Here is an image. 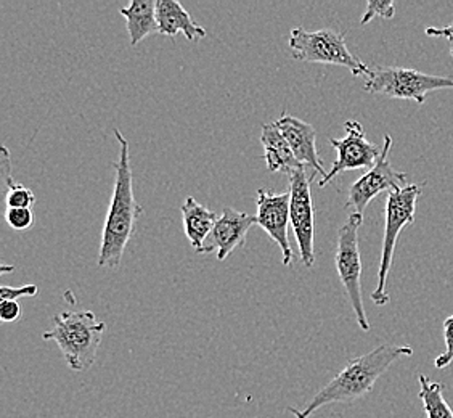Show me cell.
Listing matches in <instances>:
<instances>
[{"instance_id":"cell-1","label":"cell","mask_w":453,"mask_h":418,"mask_svg":"<svg viewBox=\"0 0 453 418\" xmlns=\"http://www.w3.org/2000/svg\"><path fill=\"white\" fill-rule=\"evenodd\" d=\"M411 354L413 349L399 344H381L372 349L364 356L349 360L348 366L344 367L330 383L323 386L304 409L288 407V412H291L296 418H309L314 412L328 404H349L357 401L373 390L376 382L389 370L394 362Z\"/></svg>"},{"instance_id":"cell-7","label":"cell","mask_w":453,"mask_h":418,"mask_svg":"<svg viewBox=\"0 0 453 418\" xmlns=\"http://www.w3.org/2000/svg\"><path fill=\"white\" fill-rule=\"evenodd\" d=\"M364 222V216L350 214L348 222L341 227L336 240V269L341 283L352 306L358 327L364 331L370 330L362 298V258L358 248V228Z\"/></svg>"},{"instance_id":"cell-15","label":"cell","mask_w":453,"mask_h":418,"mask_svg":"<svg viewBox=\"0 0 453 418\" xmlns=\"http://www.w3.org/2000/svg\"><path fill=\"white\" fill-rule=\"evenodd\" d=\"M261 143L264 147V159L271 173H285L289 177L303 165L297 161L287 139L281 135L275 122L262 126Z\"/></svg>"},{"instance_id":"cell-9","label":"cell","mask_w":453,"mask_h":418,"mask_svg":"<svg viewBox=\"0 0 453 418\" xmlns=\"http://www.w3.org/2000/svg\"><path fill=\"white\" fill-rule=\"evenodd\" d=\"M391 147H393V137L386 134L381 157L376 161V165L366 174L362 175L357 182L350 185L346 206L352 209V214L364 216L368 203L376 198L380 193L395 192L405 187L403 183L407 174L395 171L391 165V159H389Z\"/></svg>"},{"instance_id":"cell-24","label":"cell","mask_w":453,"mask_h":418,"mask_svg":"<svg viewBox=\"0 0 453 418\" xmlns=\"http://www.w3.org/2000/svg\"><path fill=\"white\" fill-rule=\"evenodd\" d=\"M0 183H2V190L4 193L9 190L10 187L15 183V179L12 177V158L10 151L5 145L2 147V157H0Z\"/></svg>"},{"instance_id":"cell-8","label":"cell","mask_w":453,"mask_h":418,"mask_svg":"<svg viewBox=\"0 0 453 418\" xmlns=\"http://www.w3.org/2000/svg\"><path fill=\"white\" fill-rule=\"evenodd\" d=\"M315 177L317 173L309 175L307 166L299 167L289 175V193H291L289 218L296 236L297 246H299L301 261L304 262L305 267L309 269H312L315 264L314 201L311 193V183Z\"/></svg>"},{"instance_id":"cell-26","label":"cell","mask_w":453,"mask_h":418,"mask_svg":"<svg viewBox=\"0 0 453 418\" xmlns=\"http://www.w3.org/2000/svg\"><path fill=\"white\" fill-rule=\"evenodd\" d=\"M425 33L431 37H444L445 41L450 44V55L453 57V23L442 27H427Z\"/></svg>"},{"instance_id":"cell-5","label":"cell","mask_w":453,"mask_h":418,"mask_svg":"<svg viewBox=\"0 0 453 418\" xmlns=\"http://www.w3.org/2000/svg\"><path fill=\"white\" fill-rule=\"evenodd\" d=\"M421 195V187L417 183H409L401 190L388 193L386 209H384V236L383 248H381V262L378 272V285L372 293V301L378 306H386L389 303V295L386 291L389 270L393 266L394 250L397 238L401 236L403 227L409 226L415 221L417 201Z\"/></svg>"},{"instance_id":"cell-14","label":"cell","mask_w":453,"mask_h":418,"mask_svg":"<svg viewBox=\"0 0 453 418\" xmlns=\"http://www.w3.org/2000/svg\"><path fill=\"white\" fill-rule=\"evenodd\" d=\"M157 18L159 35L174 37L182 33L192 43L206 37V29H203L182 4L175 0H157Z\"/></svg>"},{"instance_id":"cell-27","label":"cell","mask_w":453,"mask_h":418,"mask_svg":"<svg viewBox=\"0 0 453 418\" xmlns=\"http://www.w3.org/2000/svg\"><path fill=\"white\" fill-rule=\"evenodd\" d=\"M0 270H2V274H7V272H13V270H15V267H13V266H2V267H0Z\"/></svg>"},{"instance_id":"cell-2","label":"cell","mask_w":453,"mask_h":418,"mask_svg":"<svg viewBox=\"0 0 453 418\" xmlns=\"http://www.w3.org/2000/svg\"><path fill=\"white\" fill-rule=\"evenodd\" d=\"M114 137L119 142V159L114 163L113 197L106 214L105 226L102 232V244L98 252V267L118 269L131 240L143 209L134 197V177H132L129 140L119 129H114Z\"/></svg>"},{"instance_id":"cell-3","label":"cell","mask_w":453,"mask_h":418,"mask_svg":"<svg viewBox=\"0 0 453 418\" xmlns=\"http://www.w3.org/2000/svg\"><path fill=\"white\" fill-rule=\"evenodd\" d=\"M52 322V329L44 331L42 338L58 344L66 366L78 374L94 366L106 323L96 321L92 311H63Z\"/></svg>"},{"instance_id":"cell-17","label":"cell","mask_w":453,"mask_h":418,"mask_svg":"<svg viewBox=\"0 0 453 418\" xmlns=\"http://www.w3.org/2000/svg\"><path fill=\"white\" fill-rule=\"evenodd\" d=\"M183 218V230L190 240L193 248L198 250L203 242L210 236L212 228L218 222L219 216L211 209L203 206L201 203L188 197L180 206Z\"/></svg>"},{"instance_id":"cell-21","label":"cell","mask_w":453,"mask_h":418,"mask_svg":"<svg viewBox=\"0 0 453 418\" xmlns=\"http://www.w3.org/2000/svg\"><path fill=\"white\" fill-rule=\"evenodd\" d=\"M5 221L13 230L23 232L33 226L35 214L29 208H7L5 209Z\"/></svg>"},{"instance_id":"cell-25","label":"cell","mask_w":453,"mask_h":418,"mask_svg":"<svg viewBox=\"0 0 453 418\" xmlns=\"http://www.w3.org/2000/svg\"><path fill=\"white\" fill-rule=\"evenodd\" d=\"M19 315H21V309L17 301H2L0 303V321L2 322H17Z\"/></svg>"},{"instance_id":"cell-11","label":"cell","mask_w":453,"mask_h":418,"mask_svg":"<svg viewBox=\"0 0 453 418\" xmlns=\"http://www.w3.org/2000/svg\"><path fill=\"white\" fill-rule=\"evenodd\" d=\"M257 214L256 224L262 227L267 236H271L281 250V262L283 266H289L293 261V250L288 238V224L289 218V205H291V193L289 190L283 193H271L267 190H257L256 197Z\"/></svg>"},{"instance_id":"cell-19","label":"cell","mask_w":453,"mask_h":418,"mask_svg":"<svg viewBox=\"0 0 453 418\" xmlns=\"http://www.w3.org/2000/svg\"><path fill=\"white\" fill-rule=\"evenodd\" d=\"M35 203V195L31 189L21 183H13L5 192L7 208H29Z\"/></svg>"},{"instance_id":"cell-10","label":"cell","mask_w":453,"mask_h":418,"mask_svg":"<svg viewBox=\"0 0 453 418\" xmlns=\"http://www.w3.org/2000/svg\"><path fill=\"white\" fill-rule=\"evenodd\" d=\"M346 137L342 139H330L333 149L338 151V158L333 163L332 169L326 173L322 181H319V187L332 182L336 175L344 171H356V169H372L376 161L381 157V150L375 143L366 140L364 126L358 121L344 122Z\"/></svg>"},{"instance_id":"cell-4","label":"cell","mask_w":453,"mask_h":418,"mask_svg":"<svg viewBox=\"0 0 453 418\" xmlns=\"http://www.w3.org/2000/svg\"><path fill=\"white\" fill-rule=\"evenodd\" d=\"M291 57L297 61L322 63L348 68L356 78H368L372 68L349 50L346 33H338L330 27L319 31H305L304 27H295L289 35Z\"/></svg>"},{"instance_id":"cell-23","label":"cell","mask_w":453,"mask_h":418,"mask_svg":"<svg viewBox=\"0 0 453 418\" xmlns=\"http://www.w3.org/2000/svg\"><path fill=\"white\" fill-rule=\"evenodd\" d=\"M37 291H39V288L35 283H29V285L19 288L2 287V290H0V299L2 301H17L19 298L35 297Z\"/></svg>"},{"instance_id":"cell-22","label":"cell","mask_w":453,"mask_h":418,"mask_svg":"<svg viewBox=\"0 0 453 418\" xmlns=\"http://www.w3.org/2000/svg\"><path fill=\"white\" fill-rule=\"evenodd\" d=\"M445 352L437 356L434 360L436 368H445L453 362V315L445 319L444 322Z\"/></svg>"},{"instance_id":"cell-6","label":"cell","mask_w":453,"mask_h":418,"mask_svg":"<svg viewBox=\"0 0 453 418\" xmlns=\"http://www.w3.org/2000/svg\"><path fill=\"white\" fill-rule=\"evenodd\" d=\"M364 89L368 94H381L423 104L429 92L453 89V76H434L401 66H376L372 68Z\"/></svg>"},{"instance_id":"cell-12","label":"cell","mask_w":453,"mask_h":418,"mask_svg":"<svg viewBox=\"0 0 453 418\" xmlns=\"http://www.w3.org/2000/svg\"><path fill=\"white\" fill-rule=\"evenodd\" d=\"M256 216L234 208H224L210 236L196 250L198 254L218 253L219 261H226L232 252L244 244Z\"/></svg>"},{"instance_id":"cell-16","label":"cell","mask_w":453,"mask_h":418,"mask_svg":"<svg viewBox=\"0 0 453 418\" xmlns=\"http://www.w3.org/2000/svg\"><path fill=\"white\" fill-rule=\"evenodd\" d=\"M127 33L132 47L139 45L147 35H159L157 18V0H132L127 7H122Z\"/></svg>"},{"instance_id":"cell-20","label":"cell","mask_w":453,"mask_h":418,"mask_svg":"<svg viewBox=\"0 0 453 418\" xmlns=\"http://www.w3.org/2000/svg\"><path fill=\"white\" fill-rule=\"evenodd\" d=\"M395 15V5L393 0H370L366 4V12L360 19V25H368L373 18H393Z\"/></svg>"},{"instance_id":"cell-18","label":"cell","mask_w":453,"mask_h":418,"mask_svg":"<svg viewBox=\"0 0 453 418\" xmlns=\"http://www.w3.org/2000/svg\"><path fill=\"white\" fill-rule=\"evenodd\" d=\"M419 399L426 418H453V410L444 398L445 386L433 382L426 375H419Z\"/></svg>"},{"instance_id":"cell-13","label":"cell","mask_w":453,"mask_h":418,"mask_svg":"<svg viewBox=\"0 0 453 418\" xmlns=\"http://www.w3.org/2000/svg\"><path fill=\"white\" fill-rule=\"evenodd\" d=\"M275 126L279 128L281 135L287 139L297 161L303 166L312 167L314 173L322 174L323 179L326 173L323 169V161L317 151V132L314 126L288 113L281 114L275 121Z\"/></svg>"}]
</instances>
